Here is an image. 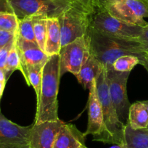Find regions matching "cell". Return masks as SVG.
<instances>
[{"mask_svg": "<svg viewBox=\"0 0 148 148\" xmlns=\"http://www.w3.org/2000/svg\"><path fill=\"white\" fill-rule=\"evenodd\" d=\"M91 55L102 64L107 71L113 69L116 59L123 55H134L140 60V64L147 54L141 52L139 44L136 41L126 40L105 35L90 26L86 34Z\"/></svg>", "mask_w": 148, "mask_h": 148, "instance_id": "1", "label": "cell"}, {"mask_svg": "<svg viewBox=\"0 0 148 148\" xmlns=\"http://www.w3.org/2000/svg\"><path fill=\"white\" fill-rule=\"evenodd\" d=\"M60 79V55H55L49 57L44 66L34 124L60 120L58 112Z\"/></svg>", "mask_w": 148, "mask_h": 148, "instance_id": "2", "label": "cell"}, {"mask_svg": "<svg viewBox=\"0 0 148 148\" xmlns=\"http://www.w3.org/2000/svg\"><path fill=\"white\" fill-rule=\"evenodd\" d=\"M18 19L30 16L58 18L74 3L72 0H8Z\"/></svg>", "mask_w": 148, "mask_h": 148, "instance_id": "3", "label": "cell"}, {"mask_svg": "<svg viewBox=\"0 0 148 148\" xmlns=\"http://www.w3.org/2000/svg\"><path fill=\"white\" fill-rule=\"evenodd\" d=\"M97 93L100 102L105 125L114 140V145H124V129L126 125L121 121L109 93L107 70L104 68L96 79Z\"/></svg>", "mask_w": 148, "mask_h": 148, "instance_id": "4", "label": "cell"}, {"mask_svg": "<svg viewBox=\"0 0 148 148\" xmlns=\"http://www.w3.org/2000/svg\"><path fill=\"white\" fill-rule=\"evenodd\" d=\"M89 26L105 35L132 41L137 39L143 28L117 19L102 8H98L92 14Z\"/></svg>", "mask_w": 148, "mask_h": 148, "instance_id": "5", "label": "cell"}, {"mask_svg": "<svg viewBox=\"0 0 148 148\" xmlns=\"http://www.w3.org/2000/svg\"><path fill=\"white\" fill-rule=\"evenodd\" d=\"M92 14L77 4L62 12L59 17L61 47L86 35L90 25Z\"/></svg>", "mask_w": 148, "mask_h": 148, "instance_id": "6", "label": "cell"}, {"mask_svg": "<svg viewBox=\"0 0 148 148\" xmlns=\"http://www.w3.org/2000/svg\"><path fill=\"white\" fill-rule=\"evenodd\" d=\"M100 8L122 21L144 27L148 24V2L146 0H107Z\"/></svg>", "mask_w": 148, "mask_h": 148, "instance_id": "7", "label": "cell"}, {"mask_svg": "<svg viewBox=\"0 0 148 148\" xmlns=\"http://www.w3.org/2000/svg\"><path fill=\"white\" fill-rule=\"evenodd\" d=\"M84 134L86 136L89 134L92 135L94 141L114 145L113 136L107 129L104 121L102 107L97 93L96 80L93 81L89 88L88 99V124L87 129Z\"/></svg>", "mask_w": 148, "mask_h": 148, "instance_id": "8", "label": "cell"}, {"mask_svg": "<svg viewBox=\"0 0 148 148\" xmlns=\"http://www.w3.org/2000/svg\"><path fill=\"white\" fill-rule=\"evenodd\" d=\"M59 55L60 77L67 72L76 76L90 55L86 35L62 47Z\"/></svg>", "mask_w": 148, "mask_h": 148, "instance_id": "9", "label": "cell"}, {"mask_svg": "<svg viewBox=\"0 0 148 148\" xmlns=\"http://www.w3.org/2000/svg\"><path fill=\"white\" fill-rule=\"evenodd\" d=\"M130 72H119L111 69L107 71L110 96L121 121L125 125L128 122L131 106L127 95V82Z\"/></svg>", "mask_w": 148, "mask_h": 148, "instance_id": "10", "label": "cell"}, {"mask_svg": "<svg viewBox=\"0 0 148 148\" xmlns=\"http://www.w3.org/2000/svg\"><path fill=\"white\" fill-rule=\"evenodd\" d=\"M61 120L45 121L30 127L27 143L30 148H52L58 132L63 124Z\"/></svg>", "mask_w": 148, "mask_h": 148, "instance_id": "11", "label": "cell"}, {"mask_svg": "<svg viewBox=\"0 0 148 148\" xmlns=\"http://www.w3.org/2000/svg\"><path fill=\"white\" fill-rule=\"evenodd\" d=\"M16 46L21 59V73L27 83V70L39 65H45L49 57L34 42H27L16 36Z\"/></svg>", "mask_w": 148, "mask_h": 148, "instance_id": "12", "label": "cell"}, {"mask_svg": "<svg viewBox=\"0 0 148 148\" xmlns=\"http://www.w3.org/2000/svg\"><path fill=\"white\" fill-rule=\"evenodd\" d=\"M30 127L21 126L8 120L0 110V145L28 144Z\"/></svg>", "mask_w": 148, "mask_h": 148, "instance_id": "13", "label": "cell"}, {"mask_svg": "<svg viewBox=\"0 0 148 148\" xmlns=\"http://www.w3.org/2000/svg\"><path fill=\"white\" fill-rule=\"evenodd\" d=\"M86 136L75 125L63 123L52 148H86Z\"/></svg>", "mask_w": 148, "mask_h": 148, "instance_id": "14", "label": "cell"}, {"mask_svg": "<svg viewBox=\"0 0 148 148\" xmlns=\"http://www.w3.org/2000/svg\"><path fill=\"white\" fill-rule=\"evenodd\" d=\"M104 68L105 67L102 64L90 54L89 58L82 65L76 77L79 84H81L85 89H89L93 81L98 79Z\"/></svg>", "mask_w": 148, "mask_h": 148, "instance_id": "15", "label": "cell"}, {"mask_svg": "<svg viewBox=\"0 0 148 148\" xmlns=\"http://www.w3.org/2000/svg\"><path fill=\"white\" fill-rule=\"evenodd\" d=\"M61 49L60 27L58 18H47L45 52L49 57L59 55Z\"/></svg>", "mask_w": 148, "mask_h": 148, "instance_id": "16", "label": "cell"}, {"mask_svg": "<svg viewBox=\"0 0 148 148\" xmlns=\"http://www.w3.org/2000/svg\"><path fill=\"white\" fill-rule=\"evenodd\" d=\"M127 124L133 129H146L147 127V110L142 101H137L131 105L129 110Z\"/></svg>", "mask_w": 148, "mask_h": 148, "instance_id": "17", "label": "cell"}, {"mask_svg": "<svg viewBox=\"0 0 148 148\" xmlns=\"http://www.w3.org/2000/svg\"><path fill=\"white\" fill-rule=\"evenodd\" d=\"M124 139L126 148H148V129H133L126 123Z\"/></svg>", "mask_w": 148, "mask_h": 148, "instance_id": "18", "label": "cell"}, {"mask_svg": "<svg viewBox=\"0 0 148 148\" xmlns=\"http://www.w3.org/2000/svg\"><path fill=\"white\" fill-rule=\"evenodd\" d=\"M16 36L27 42L36 43L34 31V16L18 19Z\"/></svg>", "mask_w": 148, "mask_h": 148, "instance_id": "19", "label": "cell"}, {"mask_svg": "<svg viewBox=\"0 0 148 148\" xmlns=\"http://www.w3.org/2000/svg\"><path fill=\"white\" fill-rule=\"evenodd\" d=\"M47 18L42 16H34V31L36 41L39 47L45 52L47 34Z\"/></svg>", "mask_w": 148, "mask_h": 148, "instance_id": "20", "label": "cell"}, {"mask_svg": "<svg viewBox=\"0 0 148 148\" xmlns=\"http://www.w3.org/2000/svg\"><path fill=\"white\" fill-rule=\"evenodd\" d=\"M19 70L21 72V59H20L19 54H18V49L16 46V39H15V42L11 48L10 53L8 55V60H7L6 65L4 69L5 76H6L7 81H8L9 78L10 77L11 75L13 73L14 71Z\"/></svg>", "mask_w": 148, "mask_h": 148, "instance_id": "21", "label": "cell"}, {"mask_svg": "<svg viewBox=\"0 0 148 148\" xmlns=\"http://www.w3.org/2000/svg\"><path fill=\"white\" fill-rule=\"evenodd\" d=\"M45 65H39L27 70V84L32 86L36 94L37 99L40 95L41 85L42 80V72Z\"/></svg>", "mask_w": 148, "mask_h": 148, "instance_id": "22", "label": "cell"}, {"mask_svg": "<svg viewBox=\"0 0 148 148\" xmlns=\"http://www.w3.org/2000/svg\"><path fill=\"white\" fill-rule=\"evenodd\" d=\"M138 64H140V60L134 55H123L115 60L113 68L119 72H131Z\"/></svg>", "mask_w": 148, "mask_h": 148, "instance_id": "23", "label": "cell"}, {"mask_svg": "<svg viewBox=\"0 0 148 148\" xmlns=\"http://www.w3.org/2000/svg\"><path fill=\"white\" fill-rule=\"evenodd\" d=\"M18 18L14 13L0 12V30L16 33Z\"/></svg>", "mask_w": 148, "mask_h": 148, "instance_id": "24", "label": "cell"}, {"mask_svg": "<svg viewBox=\"0 0 148 148\" xmlns=\"http://www.w3.org/2000/svg\"><path fill=\"white\" fill-rule=\"evenodd\" d=\"M135 41L139 44L141 52L148 54V24L142 28V33Z\"/></svg>", "mask_w": 148, "mask_h": 148, "instance_id": "25", "label": "cell"}, {"mask_svg": "<svg viewBox=\"0 0 148 148\" xmlns=\"http://www.w3.org/2000/svg\"><path fill=\"white\" fill-rule=\"evenodd\" d=\"M16 38V33L0 30V49L14 42Z\"/></svg>", "mask_w": 148, "mask_h": 148, "instance_id": "26", "label": "cell"}, {"mask_svg": "<svg viewBox=\"0 0 148 148\" xmlns=\"http://www.w3.org/2000/svg\"><path fill=\"white\" fill-rule=\"evenodd\" d=\"M15 39H16V38H15ZM15 41L11 42V43H10L9 45H8L7 46L4 47L0 49V69L3 70V71L5 68V65H6L7 60H8L10 51L11 48H12Z\"/></svg>", "mask_w": 148, "mask_h": 148, "instance_id": "27", "label": "cell"}, {"mask_svg": "<svg viewBox=\"0 0 148 148\" xmlns=\"http://www.w3.org/2000/svg\"><path fill=\"white\" fill-rule=\"evenodd\" d=\"M74 3L80 5L89 13L92 14L96 10V0H72Z\"/></svg>", "mask_w": 148, "mask_h": 148, "instance_id": "28", "label": "cell"}, {"mask_svg": "<svg viewBox=\"0 0 148 148\" xmlns=\"http://www.w3.org/2000/svg\"><path fill=\"white\" fill-rule=\"evenodd\" d=\"M0 12L14 13L8 0H0Z\"/></svg>", "mask_w": 148, "mask_h": 148, "instance_id": "29", "label": "cell"}, {"mask_svg": "<svg viewBox=\"0 0 148 148\" xmlns=\"http://www.w3.org/2000/svg\"><path fill=\"white\" fill-rule=\"evenodd\" d=\"M0 148H30L28 144H6L0 145Z\"/></svg>", "mask_w": 148, "mask_h": 148, "instance_id": "30", "label": "cell"}, {"mask_svg": "<svg viewBox=\"0 0 148 148\" xmlns=\"http://www.w3.org/2000/svg\"><path fill=\"white\" fill-rule=\"evenodd\" d=\"M140 65H142V66H144V68L146 69V71H147L148 73V55L147 54L146 57H145V58L144 59V60L141 62Z\"/></svg>", "mask_w": 148, "mask_h": 148, "instance_id": "31", "label": "cell"}, {"mask_svg": "<svg viewBox=\"0 0 148 148\" xmlns=\"http://www.w3.org/2000/svg\"><path fill=\"white\" fill-rule=\"evenodd\" d=\"M0 82H5L7 83V79H6V76H5V72H4L3 70L0 69Z\"/></svg>", "mask_w": 148, "mask_h": 148, "instance_id": "32", "label": "cell"}, {"mask_svg": "<svg viewBox=\"0 0 148 148\" xmlns=\"http://www.w3.org/2000/svg\"><path fill=\"white\" fill-rule=\"evenodd\" d=\"M106 1L107 0H96V2H95V5H96V10L98 9V8H100Z\"/></svg>", "mask_w": 148, "mask_h": 148, "instance_id": "33", "label": "cell"}, {"mask_svg": "<svg viewBox=\"0 0 148 148\" xmlns=\"http://www.w3.org/2000/svg\"><path fill=\"white\" fill-rule=\"evenodd\" d=\"M5 85H6V83H5V82H0V99H1L2 95H3V92L4 89H5Z\"/></svg>", "mask_w": 148, "mask_h": 148, "instance_id": "34", "label": "cell"}, {"mask_svg": "<svg viewBox=\"0 0 148 148\" xmlns=\"http://www.w3.org/2000/svg\"><path fill=\"white\" fill-rule=\"evenodd\" d=\"M86 148H88L87 147H86ZM109 148H126L124 145H113V146L110 147Z\"/></svg>", "mask_w": 148, "mask_h": 148, "instance_id": "35", "label": "cell"}, {"mask_svg": "<svg viewBox=\"0 0 148 148\" xmlns=\"http://www.w3.org/2000/svg\"><path fill=\"white\" fill-rule=\"evenodd\" d=\"M142 102H143L144 104H145V105L146 106L147 108V113H148V100H145V101H142ZM147 129H148V125H147V127L146 128Z\"/></svg>", "mask_w": 148, "mask_h": 148, "instance_id": "36", "label": "cell"}, {"mask_svg": "<svg viewBox=\"0 0 148 148\" xmlns=\"http://www.w3.org/2000/svg\"><path fill=\"white\" fill-rule=\"evenodd\" d=\"M146 1H147V2H148V0H146Z\"/></svg>", "mask_w": 148, "mask_h": 148, "instance_id": "37", "label": "cell"}, {"mask_svg": "<svg viewBox=\"0 0 148 148\" xmlns=\"http://www.w3.org/2000/svg\"><path fill=\"white\" fill-rule=\"evenodd\" d=\"M147 55H148V54H147Z\"/></svg>", "mask_w": 148, "mask_h": 148, "instance_id": "38", "label": "cell"}]
</instances>
